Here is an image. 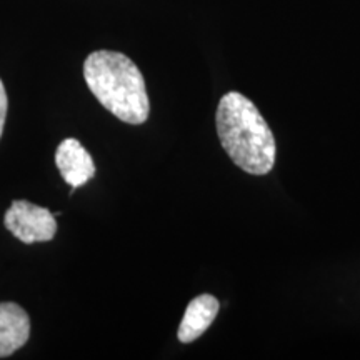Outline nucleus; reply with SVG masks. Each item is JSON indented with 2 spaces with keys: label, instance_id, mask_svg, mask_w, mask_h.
<instances>
[{
  "label": "nucleus",
  "instance_id": "f257e3e1",
  "mask_svg": "<svg viewBox=\"0 0 360 360\" xmlns=\"http://www.w3.org/2000/svg\"><path fill=\"white\" fill-rule=\"evenodd\" d=\"M219 141L237 167L250 175H267L276 165L274 132L255 103L240 92L220 98L215 114Z\"/></svg>",
  "mask_w": 360,
  "mask_h": 360
},
{
  "label": "nucleus",
  "instance_id": "f03ea898",
  "mask_svg": "<svg viewBox=\"0 0 360 360\" xmlns=\"http://www.w3.org/2000/svg\"><path fill=\"white\" fill-rule=\"evenodd\" d=\"M84 79L97 101L122 122L141 125L148 119L146 80L127 56L112 51L92 52L84 62Z\"/></svg>",
  "mask_w": 360,
  "mask_h": 360
},
{
  "label": "nucleus",
  "instance_id": "7ed1b4c3",
  "mask_svg": "<svg viewBox=\"0 0 360 360\" xmlns=\"http://www.w3.org/2000/svg\"><path fill=\"white\" fill-rule=\"evenodd\" d=\"M4 225L24 244L49 242L56 237L57 222L52 212L27 200H13L4 217Z\"/></svg>",
  "mask_w": 360,
  "mask_h": 360
},
{
  "label": "nucleus",
  "instance_id": "20e7f679",
  "mask_svg": "<svg viewBox=\"0 0 360 360\" xmlns=\"http://www.w3.org/2000/svg\"><path fill=\"white\" fill-rule=\"evenodd\" d=\"M56 164L62 179L72 188L85 186L96 175V164L85 147L75 139H65L56 150Z\"/></svg>",
  "mask_w": 360,
  "mask_h": 360
},
{
  "label": "nucleus",
  "instance_id": "39448f33",
  "mask_svg": "<svg viewBox=\"0 0 360 360\" xmlns=\"http://www.w3.org/2000/svg\"><path fill=\"white\" fill-rule=\"evenodd\" d=\"M30 335V319L19 304L0 302V359L24 347Z\"/></svg>",
  "mask_w": 360,
  "mask_h": 360
},
{
  "label": "nucleus",
  "instance_id": "423d86ee",
  "mask_svg": "<svg viewBox=\"0 0 360 360\" xmlns=\"http://www.w3.org/2000/svg\"><path fill=\"white\" fill-rule=\"evenodd\" d=\"M219 309V300L210 294H202L191 300L179 326L177 339L182 344H191V342L199 339L207 328L212 326Z\"/></svg>",
  "mask_w": 360,
  "mask_h": 360
},
{
  "label": "nucleus",
  "instance_id": "0eeeda50",
  "mask_svg": "<svg viewBox=\"0 0 360 360\" xmlns=\"http://www.w3.org/2000/svg\"><path fill=\"white\" fill-rule=\"evenodd\" d=\"M7 107H8L7 92H6V87H4V82H2V80H0V137H2L4 125H6V119H7Z\"/></svg>",
  "mask_w": 360,
  "mask_h": 360
}]
</instances>
